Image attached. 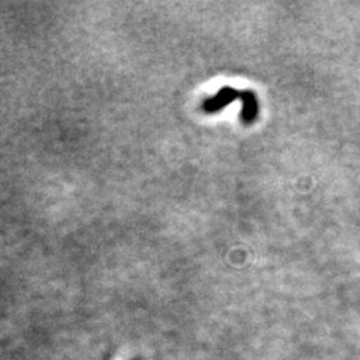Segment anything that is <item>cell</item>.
I'll return each mask as SVG.
<instances>
[{
	"label": "cell",
	"mask_w": 360,
	"mask_h": 360,
	"mask_svg": "<svg viewBox=\"0 0 360 360\" xmlns=\"http://www.w3.org/2000/svg\"><path fill=\"white\" fill-rule=\"evenodd\" d=\"M242 111H240V119L246 125H251V123L258 116V101L255 98V94L251 90H243L242 92Z\"/></svg>",
	"instance_id": "cell-2"
},
{
	"label": "cell",
	"mask_w": 360,
	"mask_h": 360,
	"mask_svg": "<svg viewBox=\"0 0 360 360\" xmlns=\"http://www.w3.org/2000/svg\"><path fill=\"white\" fill-rule=\"evenodd\" d=\"M236 99L239 101L242 99V92H239V90H236L233 87H222L217 95L205 99V103L201 104V108L212 115V112H218L224 107L230 105Z\"/></svg>",
	"instance_id": "cell-1"
}]
</instances>
